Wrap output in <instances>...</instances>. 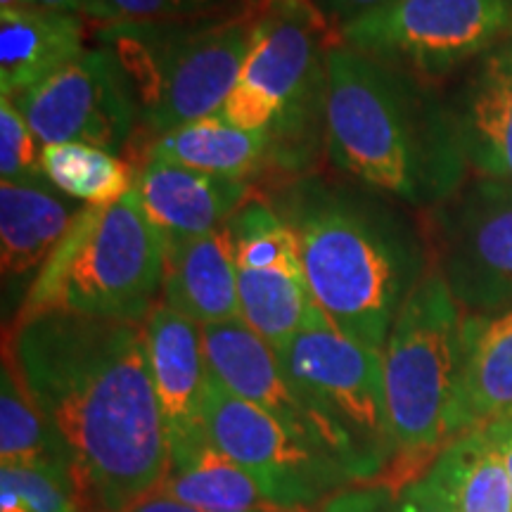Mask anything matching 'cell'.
I'll return each instance as SVG.
<instances>
[{
    "label": "cell",
    "mask_w": 512,
    "mask_h": 512,
    "mask_svg": "<svg viewBox=\"0 0 512 512\" xmlns=\"http://www.w3.org/2000/svg\"><path fill=\"white\" fill-rule=\"evenodd\" d=\"M3 358L74 465L83 503L126 512L169 475L145 323L74 311L17 316Z\"/></svg>",
    "instance_id": "cell-1"
},
{
    "label": "cell",
    "mask_w": 512,
    "mask_h": 512,
    "mask_svg": "<svg viewBox=\"0 0 512 512\" xmlns=\"http://www.w3.org/2000/svg\"><path fill=\"white\" fill-rule=\"evenodd\" d=\"M268 202L292 228L325 320L384 351L401 306L430 271V242L399 204L351 181L299 174Z\"/></svg>",
    "instance_id": "cell-2"
},
{
    "label": "cell",
    "mask_w": 512,
    "mask_h": 512,
    "mask_svg": "<svg viewBox=\"0 0 512 512\" xmlns=\"http://www.w3.org/2000/svg\"><path fill=\"white\" fill-rule=\"evenodd\" d=\"M323 145L337 174L411 209L441 207L470 176L430 81L339 38L325 60Z\"/></svg>",
    "instance_id": "cell-3"
},
{
    "label": "cell",
    "mask_w": 512,
    "mask_h": 512,
    "mask_svg": "<svg viewBox=\"0 0 512 512\" xmlns=\"http://www.w3.org/2000/svg\"><path fill=\"white\" fill-rule=\"evenodd\" d=\"M465 349V311L430 266L401 306L384 344V389L396 460L380 484L406 486L425 477L453 439Z\"/></svg>",
    "instance_id": "cell-4"
},
{
    "label": "cell",
    "mask_w": 512,
    "mask_h": 512,
    "mask_svg": "<svg viewBox=\"0 0 512 512\" xmlns=\"http://www.w3.org/2000/svg\"><path fill=\"white\" fill-rule=\"evenodd\" d=\"M337 31L313 0H256L240 79L221 114L247 131H268L273 166L297 174L313 128L325 136V60Z\"/></svg>",
    "instance_id": "cell-5"
},
{
    "label": "cell",
    "mask_w": 512,
    "mask_h": 512,
    "mask_svg": "<svg viewBox=\"0 0 512 512\" xmlns=\"http://www.w3.org/2000/svg\"><path fill=\"white\" fill-rule=\"evenodd\" d=\"M254 29V8L185 22H119L102 46L131 83L138 117L152 136L221 112L240 79Z\"/></svg>",
    "instance_id": "cell-6"
},
{
    "label": "cell",
    "mask_w": 512,
    "mask_h": 512,
    "mask_svg": "<svg viewBox=\"0 0 512 512\" xmlns=\"http://www.w3.org/2000/svg\"><path fill=\"white\" fill-rule=\"evenodd\" d=\"M164 261L166 240L133 188L119 202L81 211L17 316L74 311L145 323L162 294Z\"/></svg>",
    "instance_id": "cell-7"
},
{
    "label": "cell",
    "mask_w": 512,
    "mask_h": 512,
    "mask_svg": "<svg viewBox=\"0 0 512 512\" xmlns=\"http://www.w3.org/2000/svg\"><path fill=\"white\" fill-rule=\"evenodd\" d=\"M275 351L304 399L349 439L361 482H382L396 460L382 351L344 337L325 318Z\"/></svg>",
    "instance_id": "cell-8"
},
{
    "label": "cell",
    "mask_w": 512,
    "mask_h": 512,
    "mask_svg": "<svg viewBox=\"0 0 512 512\" xmlns=\"http://www.w3.org/2000/svg\"><path fill=\"white\" fill-rule=\"evenodd\" d=\"M337 38L432 81L512 41V0H392Z\"/></svg>",
    "instance_id": "cell-9"
},
{
    "label": "cell",
    "mask_w": 512,
    "mask_h": 512,
    "mask_svg": "<svg viewBox=\"0 0 512 512\" xmlns=\"http://www.w3.org/2000/svg\"><path fill=\"white\" fill-rule=\"evenodd\" d=\"M204 427L211 446L252 472L283 505L323 510L332 498L358 486L325 448L297 437L259 406L230 394L211 375L204 392Z\"/></svg>",
    "instance_id": "cell-10"
},
{
    "label": "cell",
    "mask_w": 512,
    "mask_h": 512,
    "mask_svg": "<svg viewBox=\"0 0 512 512\" xmlns=\"http://www.w3.org/2000/svg\"><path fill=\"white\" fill-rule=\"evenodd\" d=\"M432 266L467 316L512 309V183L467 178L430 211Z\"/></svg>",
    "instance_id": "cell-11"
},
{
    "label": "cell",
    "mask_w": 512,
    "mask_h": 512,
    "mask_svg": "<svg viewBox=\"0 0 512 512\" xmlns=\"http://www.w3.org/2000/svg\"><path fill=\"white\" fill-rule=\"evenodd\" d=\"M242 323L280 349L325 318L306 283L292 228L266 197H249L228 223Z\"/></svg>",
    "instance_id": "cell-12"
},
{
    "label": "cell",
    "mask_w": 512,
    "mask_h": 512,
    "mask_svg": "<svg viewBox=\"0 0 512 512\" xmlns=\"http://www.w3.org/2000/svg\"><path fill=\"white\" fill-rule=\"evenodd\" d=\"M38 143H83L124 155L140 124L131 83L105 46L83 50L38 86L10 98Z\"/></svg>",
    "instance_id": "cell-13"
},
{
    "label": "cell",
    "mask_w": 512,
    "mask_h": 512,
    "mask_svg": "<svg viewBox=\"0 0 512 512\" xmlns=\"http://www.w3.org/2000/svg\"><path fill=\"white\" fill-rule=\"evenodd\" d=\"M202 342L209 375L221 387L273 415L297 437L325 448L347 467L356 484H363L349 439L294 387L280 363L278 351L266 339L249 330L242 320H233V323L204 325Z\"/></svg>",
    "instance_id": "cell-14"
},
{
    "label": "cell",
    "mask_w": 512,
    "mask_h": 512,
    "mask_svg": "<svg viewBox=\"0 0 512 512\" xmlns=\"http://www.w3.org/2000/svg\"><path fill=\"white\" fill-rule=\"evenodd\" d=\"M145 337L171 467H183L209 446L204 427L209 368L202 328L159 299L145 318Z\"/></svg>",
    "instance_id": "cell-15"
},
{
    "label": "cell",
    "mask_w": 512,
    "mask_h": 512,
    "mask_svg": "<svg viewBox=\"0 0 512 512\" xmlns=\"http://www.w3.org/2000/svg\"><path fill=\"white\" fill-rule=\"evenodd\" d=\"M136 192L147 219L171 245L226 226L252 197V185L147 155Z\"/></svg>",
    "instance_id": "cell-16"
},
{
    "label": "cell",
    "mask_w": 512,
    "mask_h": 512,
    "mask_svg": "<svg viewBox=\"0 0 512 512\" xmlns=\"http://www.w3.org/2000/svg\"><path fill=\"white\" fill-rule=\"evenodd\" d=\"M448 107L472 174L512 183V41L475 62Z\"/></svg>",
    "instance_id": "cell-17"
},
{
    "label": "cell",
    "mask_w": 512,
    "mask_h": 512,
    "mask_svg": "<svg viewBox=\"0 0 512 512\" xmlns=\"http://www.w3.org/2000/svg\"><path fill=\"white\" fill-rule=\"evenodd\" d=\"M83 209L64 200L46 178L0 181V266L5 287H22L29 294Z\"/></svg>",
    "instance_id": "cell-18"
},
{
    "label": "cell",
    "mask_w": 512,
    "mask_h": 512,
    "mask_svg": "<svg viewBox=\"0 0 512 512\" xmlns=\"http://www.w3.org/2000/svg\"><path fill=\"white\" fill-rule=\"evenodd\" d=\"M162 302L200 328L242 320L228 226L166 245Z\"/></svg>",
    "instance_id": "cell-19"
},
{
    "label": "cell",
    "mask_w": 512,
    "mask_h": 512,
    "mask_svg": "<svg viewBox=\"0 0 512 512\" xmlns=\"http://www.w3.org/2000/svg\"><path fill=\"white\" fill-rule=\"evenodd\" d=\"M501 420H512V309L491 316L465 313L453 437Z\"/></svg>",
    "instance_id": "cell-20"
},
{
    "label": "cell",
    "mask_w": 512,
    "mask_h": 512,
    "mask_svg": "<svg viewBox=\"0 0 512 512\" xmlns=\"http://www.w3.org/2000/svg\"><path fill=\"white\" fill-rule=\"evenodd\" d=\"M83 50L79 15L41 8L0 12V95L29 91Z\"/></svg>",
    "instance_id": "cell-21"
},
{
    "label": "cell",
    "mask_w": 512,
    "mask_h": 512,
    "mask_svg": "<svg viewBox=\"0 0 512 512\" xmlns=\"http://www.w3.org/2000/svg\"><path fill=\"white\" fill-rule=\"evenodd\" d=\"M147 155L204 174L249 181L273 164V143L268 131H247L216 112L152 138Z\"/></svg>",
    "instance_id": "cell-22"
},
{
    "label": "cell",
    "mask_w": 512,
    "mask_h": 512,
    "mask_svg": "<svg viewBox=\"0 0 512 512\" xmlns=\"http://www.w3.org/2000/svg\"><path fill=\"white\" fill-rule=\"evenodd\" d=\"M425 477L456 512H512L508 472L484 427L448 441Z\"/></svg>",
    "instance_id": "cell-23"
},
{
    "label": "cell",
    "mask_w": 512,
    "mask_h": 512,
    "mask_svg": "<svg viewBox=\"0 0 512 512\" xmlns=\"http://www.w3.org/2000/svg\"><path fill=\"white\" fill-rule=\"evenodd\" d=\"M159 489L204 512H320L278 503L252 472L211 444L188 465L171 467Z\"/></svg>",
    "instance_id": "cell-24"
},
{
    "label": "cell",
    "mask_w": 512,
    "mask_h": 512,
    "mask_svg": "<svg viewBox=\"0 0 512 512\" xmlns=\"http://www.w3.org/2000/svg\"><path fill=\"white\" fill-rule=\"evenodd\" d=\"M0 460L3 465L55 472L76 484L74 465L62 441L57 439L53 427L38 411L34 399L19 382L15 368L5 358L3 375H0Z\"/></svg>",
    "instance_id": "cell-25"
},
{
    "label": "cell",
    "mask_w": 512,
    "mask_h": 512,
    "mask_svg": "<svg viewBox=\"0 0 512 512\" xmlns=\"http://www.w3.org/2000/svg\"><path fill=\"white\" fill-rule=\"evenodd\" d=\"M43 178L67 200L83 207H107L136 188L131 164L102 147L83 143L46 145L41 152Z\"/></svg>",
    "instance_id": "cell-26"
},
{
    "label": "cell",
    "mask_w": 512,
    "mask_h": 512,
    "mask_svg": "<svg viewBox=\"0 0 512 512\" xmlns=\"http://www.w3.org/2000/svg\"><path fill=\"white\" fill-rule=\"evenodd\" d=\"M245 0H83L81 15L105 24L119 22H185L245 12Z\"/></svg>",
    "instance_id": "cell-27"
},
{
    "label": "cell",
    "mask_w": 512,
    "mask_h": 512,
    "mask_svg": "<svg viewBox=\"0 0 512 512\" xmlns=\"http://www.w3.org/2000/svg\"><path fill=\"white\" fill-rule=\"evenodd\" d=\"M320 512H456L427 477L399 486L358 484L344 491Z\"/></svg>",
    "instance_id": "cell-28"
},
{
    "label": "cell",
    "mask_w": 512,
    "mask_h": 512,
    "mask_svg": "<svg viewBox=\"0 0 512 512\" xmlns=\"http://www.w3.org/2000/svg\"><path fill=\"white\" fill-rule=\"evenodd\" d=\"M43 145L8 95H0V181L24 183L43 178Z\"/></svg>",
    "instance_id": "cell-29"
},
{
    "label": "cell",
    "mask_w": 512,
    "mask_h": 512,
    "mask_svg": "<svg viewBox=\"0 0 512 512\" xmlns=\"http://www.w3.org/2000/svg\"><path fill=\"white\" fill-rule=\"evenodd\" d=\"M0 482H8L22 496L29 512H81L83 496L72 479L38 467L3 465Z\"/></svg>",
    "instance_id": "cell-30"
},
{
    "label": "cell",
    "mask_w": 512,
    "mask_h": 512,
    "mask_svg": "<svg viewBox=\"0 0 512 512\" xmlns=\"http://www.w3.org/2000/svg\"><path fill=\"white\" fill-rule=\"evenodd\" d=\"M384 3H392V0H313V5L323 12L325 19L335 27V31L342 24L366 15V12L380 8Z\"/></svg>",
    "instance_id": "cell-31"
},
{
    "label": "cell",
    "mask_w": 512,
    "mask_h": 512,
    "mask_svg": "<svg viewBox=\"0 0 512 512\" xmlns=\"http://www.w3.org/2000/svg\"><path fill=\"white\" fill-rule=\"evenodd\" d=\"M484 430L491 437V441H494L498 456L503 460L505 472H508V479H510V494H512V420L491 422V425H486Z\"/></svg>",
    "instance_id": "cell-32"
},
{
    "label": "cell",
    "mask_w": 512,
    "mask_h": 512,
    "mask_svg": "<svg viewBox=\"0 0 512 512\" xmlns=\"http://www.w3.org/2000/svg\"><path fill=\"white\" fill-rule=\"evenodd\" d=\"M126 512H204V510H197L188 503L176 501V498L164 494L162 489H157V491H152L150 496H145L143 501H138L131 510H126Z\"/></svg>",
    "instance_id": "cell-33"
},
{
    "label": "cell",
    "mask_w": 512,
    "mask_h": 512,
    "mask_svg": "<svg viewBox=\"0 0 512 512\" xmlns=\"http://www.w3.org/2000/svg\"><path fill=\"white\" fill-rule=\"evenodd\" d=\"M0 512H29L22 496L8 482H0Z\"/></svg>",
    "instance_id": "cell-34"
},
{
    "label": "cell",
    "mask_w": 512,
    "mask_h": 512,
    "mask_svg": "<svg viewBox=\"0 0 512 512\" xmlns=\"http://www.w3.org/2000/svg\"><path fill=\"white\" fill-rule=\"evenodd\" d=\"M83 0H34V8L41 10H55V12H72L79 15Z\"/></svg>",
    "instance_id": "cell-35"
},
{
    "label": "cell",
    "mask_w": 512,
    "mask_h": 512,
    "mask_svg": "<svg viewBox=\"0 0 512 512\" xmlns=\"http://www.w3.org/2000/svg\"><path fill=\"white\" fill-rule=\"evenodd\" d=\"M34 8V0H0V12L5 10H29Z\"/></svg>",
    "instance_id": "cell-36"
},
{
    "label": "cell",
    "mask_w": 512,
    "mask_h": 512,
    "mask_svg": "<svg viewBox=\"0 0 512 512\" xmlns=\"http://www.w3.org/2000/svg\"><path fill=\"white\" fill-rule=\"evenodd\" d=\"M245 3H247V5H254V3H256V0H245Z\"/></svg>",
    "instance_id": "cell-37"
}]
</instances>
